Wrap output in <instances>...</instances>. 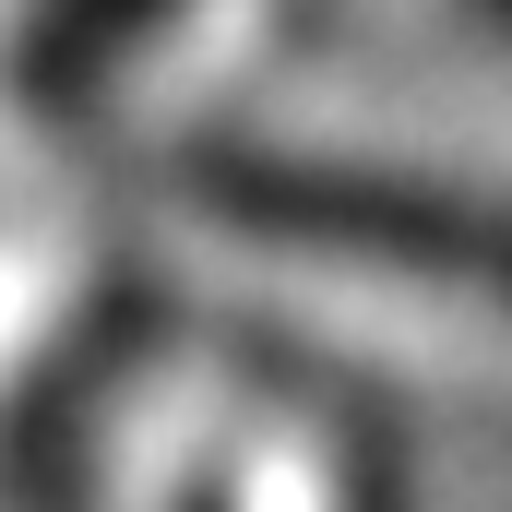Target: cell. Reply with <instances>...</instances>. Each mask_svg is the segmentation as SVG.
I'll return each mask as SVG.
<instances>
[{
    "mask_svg": "<svg viewBox=\"0 0 512 512\" xmlns=\"http://www.w3.org/2000/svg\"><path fill=\"white\" fill-rule=\"evenodd\" d=\"M167 12H179V0H36V12H24V48H12V84H24L36 108H84Z\"/></svg>",
    "mask_w": 512,
    "mask_h": 512,
    "instance_id": "cell-2",
    "label": "cell"
},
{
    "mask_svg": "<svg viewBox=\"0 0 512 512\" xmlns=\"http://www.w3.org/2000/svg\"><path fill=\"white\" fill-rule=\"evenodd\" d=\"M191 512H215V501H191Z\"/></svg>",
    "mask_w": 512,
    "mask_h": 512,
    "instance_id": "cell-4",
    "label": "cell"
},
{
    "mask_svg": "<svg viewBox=\"0 0 512 512\" xmlns=\"http://www.w3.org/2000/svg\"><path fill=\"white\" fill-rule=\"evenodd\" d=\"M167 191L239 239H274L310 262H370V274L477 298L512 322V203H489V191L370 167V155H298V143H179Z\"/></svg>",
    "mask_w": 512,
    "mask_h": 512,
    "instance_id": "cell-1",
    "label": "cell"
},
{
    "mask_svg": "<svg viewBox=\"0 0 512 512\" xmlns=\"http://www.w3.org/2000/svg\"><path fill=\"white\" fill-rule=\"evenodd\" d=\"M477 12H489V24H501V36H512V0H477Z\"/></svg>",
    "mask_w": 512,
    "mask_h": 512,
    "instance_id": "cell-3",
    "label": "cell"
}]
</instances>
